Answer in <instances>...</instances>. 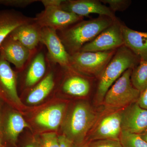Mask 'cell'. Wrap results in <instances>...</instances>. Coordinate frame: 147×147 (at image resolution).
<instances>
[{"label": "cell", "instance_id": "6da1fadb", "mask_svg": "<svg viewBox=\"0 0 147 147\" xmlns=\"http://www.w3.org/2000/svg\"><path fill=\"white\" fill-rule=\"evenodd\" d=\"M117 19L99 15L79 21L57 32L67 52L71 55L80 52L85 44L94 39Z\"/></svg>", "mask_w": 147, "mask_h": 147}, {"label": "cell", "instance_id": "7a4b0ae2", "mask_svg": "<svg viewBox=\"0 0 147 147\" xmlns=\"http://www.w3.org/2000/svg\"><path fill=\"white\" fill-rule=\"evenodd\" d=\"M140 61V58L124 45L117 49L98 79L95 94L97 102L102 103L111 86L125 71L129 69H133Z\"/></svg>", "mask_w": 147, "mask_h": 147}, {"label": "cell", "instance_id": "3957f363", "mask_svg": "<svg viewBox=\"0 0 147 147\" xmlns=\"http://www.w3.org/2000/svg\"><path fill=\"white\" fill-rule=\"evenodd\" d=\"M132 70L125 71L106 92L102 103L108 109L122 110L138 101L141 92L131 83Z\"/></svg>", "mask_w": 147, "mask_h": 147}, {"label": "cell", "instance_id": "277c9868", "mask_svg": "<svg viewBox=\"0 0 147 147\" xmlns=\"http://www.w3.org/2000/svg\"><path fill=\"white\" fill-rule=\"evenodd\" d=\"M97 115L92 106L87 102H79L72 109L65 126L67 138L82 142L94 125Z\"/></svg>", "mask_w": 147, "mask_h": 147}, {"label": "cell", "instance_id": "5b68a950", "mask_svg": "<svg viewBox=\"0 0 147 147\" xmlns=\"http://www.w3.org/2000/svg\"><path fill=\"white\" fill-rule=\"evenodd\" d=\"M116 50L102 52H79L70 55L74 69L88 76L99 79Z\"/></svg>", "mask_w": 147, "mask_h": 147}, {"label": "cell", "instance_id": "8992f818", "mask_svg": "<svg viewBox=\"0 0 147 147\" xmlns=\"http://www.w3.org/2000/svg\"><path fill=\"white\" fill-rule=\"evenodd\" d=\"M121 21L118 18L94 39L82 47L80 52H102L116 50L124 45L121 30Z\"/></svg>", "mask_w": 147, "mask_h": 147}, {"label": "cell", "instance_id": "52a82bcc", "mask_svg": "<svg viewBox=\"0 0 147 147\" xmlns=\"http://www.w3.org/2000/svg\"><path fill=\"white\" fill-rule=\"evenodd\" d=\"M34 18L41 28H49L59 31L84 20V17L64 10L61 7L53 6L45 7Z\"/></svg>", "mask_w": 147, "mask_h": 147}, {"label": "cell", "instance_id": "ba28073f", "mask_svg": "<svg viewBox=\"0 0 147 147\" xmlns=\"http://www.w3.org/2000/svg\"><path fill=\"white\" fill-rule=\"evenodd\" d=\"M40 43L47 49V57L50 62L63 68L72 67L70 63V55L56 30L46 27L42 28Z\"/></svg>", "mask_w": 147, "mask_h": 147}, {"label": "cell", "instance_id": "9c48e42d", "mask_svg": "<svg viewBox=\"0 0 147 147\" xmlns=\"http://www.w3.org/2000/svg\"><path fill=\"white\" fill-rule=\"evenodd\" d=\"M121 111V110H114L102 116L94 127L91 141L102 139L119 141L122 131Z\"/></svg>", "mask_w": 147, "mask_h": 147}, {"label": "cell", "instance_id": "30bf717a", "mask_svg": "<svg viewBox=\"0 0 147 147\" xmlns=\"http://www.w3.org/2000/svg\"><path fill=\"white\" fill-rule=\"evenodd\" d=\"M37 49L34 51L29 50L8 36L0 45V54L9 63L13 64L17 70L21 71L26 67Z\"/></svg>", "mask_w": 147, "mask_h": 147}, {"label": "cell", "instance_id": "8fae6325", "mask_svg": "<svg viewBox=\"0 0 147 147\" xmlns=\"http://www.w3.org/2000/svg\"><path fill=\"white\" fill-rule=\"evenodd\" d=\"M121 127L122 131L141 134L147 130V110L134 102L121 110Z\"/></svg>", "mask_w": 147, "mask_h": 147}, {"label": "cell", "instance_id": "7c38bea8", "mask_svg": "<svg viewBox=\"0 0 147 147\" xmlns=\"http://www.w3.org/2000/svg\"><path fill=\"white\" fill-rule=\"evenodd\" d=\"M61 7L64 10L84 17L91 13H96L114 19L117 18L109 7L100 0H63Z\"/></svg>", "mask_w": 147, "mask_h": 147}, {"label": "cell", "instance_id": "4fadbf2b", "mask_svg": "<svg viewBox=\"0 0 147 147\" xmlns=\"http://www.w3.org/2000/svg\"><path fill=\"white\" fill-rule=\"evenodd\" d=\"M63 69L67 75L61 84V90L66 94L78 97H85L89 94L92 86V80L94 78L80 73L73 67Z\"/></svg>", "mask_w": 147, "mask_h": 147}, {"label": "cell", "instance_id": "5bb4252c", "mask_svg": "<svg viewBox=\"0 0 147 147\" xmlns=\"http://www.w3.org/2000/svg\"><path fill=\"white\" fill-rule=\"evenodd\" d=\"M43 47L44 45L41 43L25 67L27 69L25 84L27 88L34 86L39 83L43 79L49 67L50 61L47 57V52L43 50Z\"/></svg>", "mask_w": 147, "mask_h": 147}, {"label": "cell", "instance_id": "9a60e30c", "mask_svg": "<svg viewBox=\"0 0 147 147\" xmlns=\"http://www.w3.org/2000/svg\"><path fill=\"white\" fill-rule=\"evenodd\" d=\"M41 30L42 28L34 18L32 21L16 28L9 36L29 50L34 51L41 44Z\"/></svg>", "mask_w": 147, "mask_h": 147}, {"label": "cell", "instance_id": "2e32d148", "mask_svg": "<svg viewBox=\"0 0 147 147\" xmlns=\"http://www.w3.org/2000/svg\"><path fill=\"white\" fill-rule=\"evenodd\" d=\"M0 92L18 105L21 102L17 90V76L10 63L0 54Z\"/></svg>", "mask_w": 147, "mask_h": 147}, {"label": "cell", "instance_id": "e0dca14e", "mask_svg": "<svg viewBox=\"0 0 147 147\" xmlns=\"http://www.w3.org/2000/svg\"><path fill=\"white\" fill-rule=\"evenodd\" d=\"M121 30L124 45L140 59L147 61V32L134 30L122 22Z\"/></svg>", "mask_w": 147, "mask_h": 147}, {"label": "cell", "instance_id": "ac0fdd59", "mask_svg": "<svg viewBox=\"0 0 147 147\" xmlns=\"http://www.w3.org/2000/svg\"><path fill=\"white\" fill-rule=\"evenodd\" d=\"M33 19L14 9L0 10V45L15 29Z\"/></svg>", "mask_w": 147, "mask_h": 147}, {"label": "cell", "instance_id": "d6986e66", "mask_svg": "<svg viewBox=\"0 0 147 147\" xmlns=\"http://www.w3.org/2000/svg\"><path fill=\"white\" fill-rule=\"evenodd\" d=\"M65 108L64 104L51 106L38 114L36 118V122L46 128L56 129L60 124Z\"/></svg>", "mask_w": 147, "mask_h": 147}, {"label": "cell", "instance_id": "ffe728a7", "mask_svg": "<svg viewBox=\"0 0 147 147\" xmlns=\"http://www.w3.org/2000/svg\"><path fill=\"white\" fill-rule=\"evenodd\" d=\"M55 85L54 73L52 71L33 88L27 98V102L31 104L40 102L53 90Z\"/></svg>", "mask_w": 147, "mask_h": 147}, {"label": "cell", "instance_id": "44dd1931", "mask_svg": "<svg viewBox=\"0 0 147 147\" xmlns=\"http://www.w3.org/2000/svg\"><path fill=\"white\" fill-rule=\"evenodd\" d=\"M28 127V124L21 115L18 113H11L7 122L6 133L11 141L15 142L20 133Z\"/></svg>", "mask_w": 147, "mask_h": 147}, {"label": "cell", "instance_id": "7402d4cb", "mask_svg": "<svg viewBox=\"0 0 147 147\" xmlns=\"http://www.w3.org/2000/svg\"><path fill=\"white\" fill-rule=\"evenodd\" d=\"M131 80L134 88L140 92L147 89V61H140L132 69Z\"/></svg>", "mask_w": 147, "mask_h": 147}, {"label": "cell", "instance_id": "603a6c76", "mask_svg": "<svg viewBox=\"0 0 147 147\" xmlns=\"http://www.w3.org/2000/svg\"><path fill=\"white\" fill-rule=\"evenodd\" d=\"M119 141L122 147H147V143L139 134L122 130Z\"/></svg>", "mask_w": 147, "mask_h": 147}, {"label": "cell", "instance_id": "cb8c5ba5", "mask_svg": "<svg viewBox=\"0 0 147 147\" xmlns=\"http://www.w3.org/2000/svg\"><path fill=\"white\" fill-rule=\"evenodd\" d=\"M104 5H108L109 8L113 13L116 11H123L131 5L130 0H100Z\"/></svg>", "mask_w": 147, "mask_h": 147}, {"label": "cell", "instance_id": "d4e9b609", "mask_svg": "<svg viewBox=\"0 0 147 147\" xmlns=\"http://www.w3.org/2000/svg\"><path fill=\"white\" fill-rule=\"evenodd\" d=\"M37 0H0V5L11 7L24 8L36 2Z\"/></svg>", "mask_w": 147, "mask_h": 147}, {"label": "cell", "instance_id": "484cf974", "mask_svg": "<svg viewBox=\"0 0 147 147\" xmlns=\"http://www.w3.org/2000/svg\"><path fill=\"white\" fill-rule=\"evenodd\" d=\"M88 147H122L119 140L102 139L91 141Z\"/></svg>", "mask_w": 147, "mask_h": 147}, {"label": "cell", "instance_id": "4316f807", "mask_svg": "<svg viewBox=\"0 0 147 147\" xmlns=\"http://www.w3.org/2000/svg\"><path fill=\"white\" fill-rule=\"evenodd\" d=\"M43 147H60L59 139L54 133H45L42 135Z\"/></svg>", "mask_w": 147, "mask_h": 147}, {"label": "cell", "instance_id": "83f0119b", "mask_svg": "<svg viewBox=\"0 0 147 147\" xmlns=\"http://www.w3.org/2000/svg\"><path fill=\"white\" fill-rule=\"evenodd\" d=\"M137 102L140 107L147 110V89L141 93Z\"/></svg>", "mask_w": 147, "mask_h": 147}, {"label": "cell", "instance_id": "f1b7e54d", "mask_svg": "<svg viewBox=\"0 0 147 147\" xmlns=\"http://www.w3.org/2000/svg\"><path fill=\"white\" fill-rule=\"evenodd\" d=\"M39 1L42 3L45 8L48 7H61L63 0H40Z\"/></svg>", "mask_w": 147, "mask_h": 147}, {"label": "cell", "instance_id": "f546056e", "mask_svg": "<svg viewBox=\"0 0 147 147\" xmlns=\"http://www.w3.org/2000/svg\"><path fill=\"white\" fill-rule=\"evenodd\" d=\"M60 147H73L72 141L65 136H59L58 137Z\"/></svg>", "mask_w": 147, "mask_h": 147}, {"label": "cell", "instance_id": "4dcf8cb0", "mask_svg": "<svg viewBox=\"0 0 147 147\" xmlns=\"http://www.w3.org/2000/svg\"><path fill=\"white\" fill-rule=\"evenodd\" d=\"M140 135L143 140H144L145 142L147 143V130L142 134H140Z\"/></svg>", "mask_w": 147, "mask_h": 147}, {"label": "cell", "instance_id": "1f68e13d", "mask_svg": "<svg viewBox=\"0 0 147 147\" xmlns=\"http://www.w3.org/2000/svg\"><path fill=\"white\" fill-rule=\"evenodd\" d=\"M26 147H37L35 146H34L33 145H29L27 146Z\"/></svg>", "mask_w": 147, "mask_h": 147}, {"label": "cell", "instance_id": "d6a6232c", "mask_svg": "<svg viewBox=\"0 0 147 147\" xmlns=\"http://www.w3.org/2000/svg\"><path fill=\"white\" fill-rule=\"evenodd\" d=\"M76 147H88V146H76Z\"/></svg>", "mask_w": 147, "mask_h": 147}, {"label": "cell", "instance_id": "836d02e7", "mask_svg": "<svg viewBox=\"0 0 147 147\" xmlns=\"http://www.w3.org/2000/svg\"><path fill=\"white\" fill-rule=\"evenodd\" d=\"M0 147H3L1 143V140H0Z\"/></svg>", "mask_w": 147, "mask_h": 147}, {"label": "cell", "instance_id": "e575fe53", "mask_svg": "<svg viewBox=\"0 0 147 147\" xmlns=\"http://www.w3.org/2000/svg\"><path fill=\"white\" fill-rule=\"evenodd\" d=\"M146 21L147 22V17H146Z\"/></svg>", "mask_w": 147, "mask_h": 147}]
</instances>
